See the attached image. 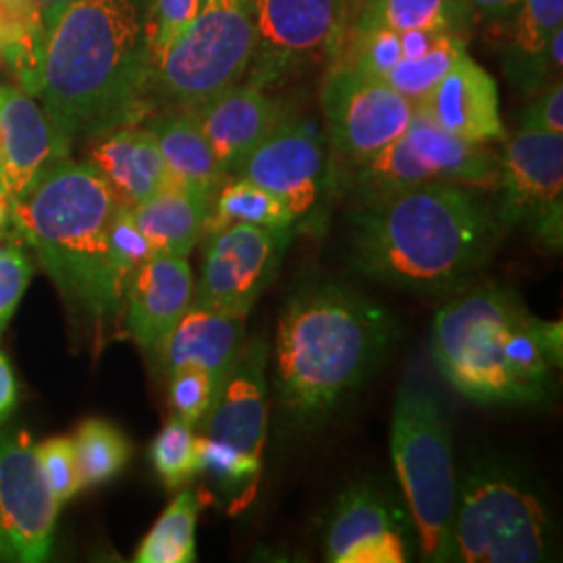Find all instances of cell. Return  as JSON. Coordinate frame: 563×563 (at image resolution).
<instances>
[{"mask_svg":"<svg viewBox=\"0 0 563 563\" xmlns=\"http://www.w3.org/2000/svg\"><path fill=\"white\" fill-rule=\"evenodd\" d=\"M144 121L157 141L172 186L216 199L228 178L195 118L186 109H163Z\"/></svg>","mask_w":563,"mask_h":563,"instance_id":"obj_24","label":"cell"},{"mask_svg":"<svg viewBox=\"0 0 563 563\" xmlns=\"http://www.w3.org/2000/svg\"><path fill=\"white\" fill-rule=\"evenodd\" d=\"M195 297L186 257L153 255L136 269L125 290V325L142 351L157 357Z\"/></svg>","mask_w":563,"mask_h":563,"instance_id":"obj_19","label":"cell"},{"mask_svg":"<svg viewBox=\"0 0 563 563\" xmlns=\"http://www.w3.org/2000/svg\"><path fill=\"white\" fill-rule=\"evenodd\" d=\"M18 407V383L9 357L0 349V426L11 418Z\"/></svg>","mask_w":563,"mask_h":563,"instance_id":"obj_42","label":"cell"},{"mask_svg":"<svg viewBox=\"0 0 563 563\" xmlns=\"http://www.w3.org/2000/svg\"><path fill=\"white\" fill-rule=\"evenodd\" d=\"M295 230L234 223L207 239L192 302L246 318L276 280Z\"/></svg>","mask_w":563,"mask_h":563,"instance_id":"obj_12","label":"cell"},{"mask_svg":"<svg viewBox=\"0 0 563 563\" xmlns=\"http://www.w3.org/2000/svg\"><path fill=\"white\" fill-rule=\"evenodd\" d=\"M413 107L444 132L463 141L490 144L507 139L497 81L470 55H463L443 80Z\"/></svg>","mask_w":563,"mask_h":563,"instance_id":"obj_20","label":"cell"},{"mask_svg":"<svg viewBox=\"0 0 563 563\" xmlns=\"http://www.w3.org/2000/svg\"><path fill=\"white\" fill-rule=\"evenodd\" d=\"M211 202L213 199L199 192L167 186L132 207V213L153 255L188 257L205 234Z\"/></svg>","mask_w":563,"mask_h":563,"instance_id":"obj_25","label":"cell"},{"mask_svg":"<svg viewBox=\"0 0 563 563\" xmlns=\"http://www.w3.org/2000/svg\"><path fill=\"white\" fill-rule=\"evenodd\" d=\"M195 439L197 437L192 434V428L174 416L153 441L151 460L163 483L169 488L184 486L199 474Z\"/></svg>","mask_w":563,"mask_h":563,"instance_id":"obj_33","label":"cell"},{"mask_svg":"<svg viewBox=\"0 0 563 563\" xmlns=\"http://www.w3.org/2000/svg\"><path fill=\"white\" fill-rule=\"evenodd\" d=\"M367 0H346V11H349V23L355 20V15L360 13Z\"/></svg>","mask_w":563,"mask_h":563,"instance_id":"obj_46","label":"cell"},{"mask_svg":"<svg viewBox=\"0 0 563 563\" xmlns=\"http://www.w3.org/2000/svg\"><path fill=\"white\" fill-rule=\"evenodd\" d=\"M390 453L423 560L457 562L453 522L460 483L451 428L428 390L402 386L393 413Z\"/></svg>","mask_w":563,"mask_h":563,"instance_id":"obj_6","label":"cell"},{"mask_svg":"<svg viewBox=\"0 0 563 563\" xmlns=\"http://www.w3.org/2000/svg\"><path fill=\"white\" fill-rule=\"evenodd\" d=\"M322 109L328 141L346 172L397 141L413 120V102L378 78L339 60L323 81Z\"/></svg>","mask_w":563,"mask_h":563,"instance_id":"obj_11","label":"cell"},{"mask_svg":"<svg viewBox=\"0 0 563 563\" xmlns=\"http://www.w3.org/2000/svg\"><path fill=\"white\" fill-rule=\"evenodd\" d=\"M401 59V34L384 27H374V30L353 34L351 53L339 60L355 67L365 76L383 80L384 76Z\"/></svg>","mask_w":563,"mask_h":563,"instance_id":"obj_37","label":"cell"},{"mask_svg":"<svg viewBox=\"0 0 563 563\" xmlns=\"http://www.w3.org/2000/svg\"><path fill=\"white\" fill-rule=\"evenodd\" d=\"M74 446L84 486H97L111 481L120 474L132 455V446L125 434L104 420L81 423Z\"/></svg>","mask_w":563,"mask_h":563,"instance_id":"obj_32","label":"cell"},{"mask_svg":"<svg viewBox=\"0 0 563 563\" xmlns=\"http://www.w3.org/2000/svg\"><path fill=\"white\" fill-rule=\"evenodd\" d=\"M470 9L463 0H367L351 21L353 34L384 27L397 34L416 30L455 32Z\"/></svg>","mask_w":563,"mask_h":563,"instance_id":"obj_29","label":"cell"},{"mask_svg":"<svg viewBox=\"0 0 563 563\" xmlns=\"http://www.w3.org/2000/svg\"><path fill=\"white\" fill-rule=\"evenodd\" d=\"M195 451H197V470L216 478L222 488L228 490L255 488L262 472L260 460H253L241 451L228 444L218 443L205 434L195 439Z\"/></svg>","mask_w":563,"mask_h":563,"instance_id":"obj_35","label":"cell"},{"mask_svg":"<svg viewBox=\"0 0 563 563\" xmlns=\"http://www.w3.org/2000/svg\"><path fill=\"white\" fill-rule=\"evenodd\" d=\"M207 0H153V21L146 34L151 57L159 55L199 18Z\"/></svg>","mask_w":563,"mask_h":563,"instance_id":"obj_39","label":"cell"},{"mask_svg":"<svg viewBox=\"0 0 563 563\" xmlns=\"http://www.w3.org/2000/svg\"><path fill=\"white\" fill-rule=\"evenodd\" d=\"M465 7L486 20H501L514 13L522 0H463Z\"/></svg>","mask_w":563,"mask_h":563,"instance_id":"obj_43","label":"cell"},{"mask_svg":"<svg viewBox=\"0 0 563 563\" xmlns=\"http://www.w3.org/2000/svg\"><path fill=\"white\" fill-rule=\"evenodd\" d=\"M516 21L509 76L522 90H534L553 71L544 57L547 42L563 27V0H522Z\"/></svg>","mask_w":563,"mask_h":563,"instance_id":"obj_27","label":"cell"},{"mask_svg":"<svg viewBox=\"0 0 563 563\" xmlns=\"http://www.w3.org/2000/svg\"><path fill=\"white\" fill-rule=\"evenodd\" d=\"M269 342L263 336L244 339L202 423L205 437L260 462L269 422Z\"/></svg>","mask_w":563,"mask_h":563,"instance_id":"obj_17","label":"cell"},{"mask_svg":"<svg viewBox=\"0 0 563 563\" xmlns=\"http://www.w3.org/2000/svg\"><path fill=\"white\" fill-rule=\"evenodd\" d=\"M36 451H38L44 478L48 483L55 501L59 507L67 504L80 488H84L74 441L65 437L48 439L46 443L36 446Z\"/></svg>","mask_w":563,"mask_h":563,"instance_id":"obj_38","label":"cell"},{"mask_svg":"<svg viewBox=\"0 0 563 563\" xmlns=\"http://www.w3.org/2000/svg\"><path fill=\"white\" fill-rule=\"evenodd\" d=\"M188 113L199 123L225 178L239 176L249 155L284 120L280 104L253 81H241Z\"/></svg>","mask_w":563,"mask_h":563,"instance_id":"obj_18","label":"cell"},{"mask_svg":"<svg viewBox=\"0 0 563 563\" xmlns=\"http://www.w3.org/2000/svg\"><path fill=\"white\" fill-rule=\"evenodd\" d=\"M457 562L537 563L555 558V523L539 493L499 463L470 467L457 486Z\"/></svg>","mask_w":563,"mask_h":563,"instance_id":"obj_7","label":"cell"},{"mask_svg":"<svg viewBox=\"0 0 563 563\" xmlns=\"http://www.w3.org/2000/svg\"><path fill=\"white\" fill-rule=\"evenodd\" d=\"M120 201L90 162L51 163L11 201V232L27 242L67 309L95 336L123 313L109 262V225Z\"/></svg>","mask_w":563,"mask_h":563,"instance_id":"obj_5","label":"cell"},{"mask_svg":"<svg viewBox=\"0 0 563 563\" xmlns=\"http://www.w3.org/2000/svg\"><path fill=\"white\" fill-rule=\"evenodd\" d=\"M325 560L405 563L411 560L407 516L372 484L346 488L325 523Z\"/></svg>","mask_w":563,"mask_h":563,"instance_id":"obj_16","label":"cell"},{"mask_svg":"<svg viewBox=\"0 0 563 563\" xmlns=\"http://www.w3.org/2000/svg\"><path fill=\"white\" fill-rule=\"evenodd\" d=\"M121 205L136 207L172 186L155 136L144 125H121L95 139L90 159Z\"/></svg>","mask_w":563,"mask_h":563,"instance_id":"obj_22","label":"cell"},{"mask_svg":"<svg viewBox=\"0 0 563 563\" xmlns=\"http://www.w3.org/2000/svg\"><path fill=\"white\" fill-rule=\"evenodd\" d=\"M38 451L25 432L0 430V543L21 562H44L57 523Z\"/></svg>","mask_w":563,"mask_h":563,"instance_id":"obj_15","label":"cell"},{"mask_svg":"<svg viewBox=\"0 0 563 563\" xmlns=\"http://www.w3.org/2000/svg\"><path fill=\"white\" fill-rule=\"evenodd\" d=\"M242 342L244 318L190 302L155 360L167 376L180 367L195 365L222 388L223 378L236 360Z\"/></svg>","mask_w":563,"mask_h":563,"instance_id":"obj_23","label":"cell"},{"mask_svg":"<svg viewBox=\"0 0 563 563\" xmlns=\"http://www.w3.org/2000/svg\"><path fill=\"white\" fill-rule=\"evenodd\" d=\"M0 141L2 188L11 201L44 167L71 153L41 104L11 86H0Z\"/></svg>","mask_w":563,"mask_h":563,"instance_id":"obj_21","label":"cell"},{"mask_svg":"<svg viewBox=\"0 0 563 563\" xmlns=\"http://www.w3.org/2000/svg\"><path fill=\"white\" fill-rule=\"evenodd\" d=\"M151 53L136 0H78L57 21L44 57L42 109L74 146L153 113Z\"/></svg>","mask_w":563,"mask_h":563,"instance_id":"obj_2","label":"cell"},{"mask_svg":"<svg viewBox=\"0 0 563 563\" xmlns=\"http://www.w3.org/2000/svg\"><path fill=\"white\" fill-rule=\"evenodd\" d=\"M495 202L505 230L523 228L549 251L563 244V134L518 130L505 139Z\"/></svg>","mask_w":563,"mask_h":563,"instance_id":"obj_10","label":"cell"},{"mask_svg":"<svg viewBox=\"0 0 563 563\" xmlns=\"http://www.w3.org/2000/svg\"><path fill=\"white\" fill-rule=\"evenodd\" d=\"M255 57L251 0H207L199 18L151 57V101L195 109L241 84Z\"/></svg>","mask_w":563,"mask_h":563,"instance_id":"obj_8","label":"cell"},{"mask_svg":"<svg viewBox=\"0 0 563 563\" xmlns=\"http://www.w3.org/2000/svg\"><path fill=\"white\" fill-rule=\"evenodd\" d=\"M278 197L295 216L297 230L322 232L323 195L332 186L320 128L309 120H282L249 155L239 172Z\"/></svg>","mask_w":563,"mask_h":563,"instance_id":"obj_14","label":"cell"},{"mask_svg":"<svg viewBox=\"0 0 563 563\" xmlns=\"http://www.w3.org/2000/svg\"><path fill=\"white\" fill-rule=\"evenodd\" d=\"M562 355V322L537 318L504 286L455 292L432 325L439 372L478 405H541L555 388Z\"/></svg>","mask_w":563,"mask_h":563,"instance_id":"obj_4","label":"cell"},{"mask_svg":"<svg viewBox=\"0 0 563 563\" xmlns=\"http://www.w3.org/2000/svg\"><path fill=\"white\" fill-rule=\"evenodd\" d=\"M499 174L501 157L488 144L453 136L416 109L397 141L372 159L342 172L341 186L355 207H363L428 181L497 188Z\"/></svg>","mask_w":563,"mask_h":563,"instance_id":"obj_9","label":"cell"},{"mask_svg":"<svg viewBox=\"0 0 563 563\" xmlns=\"http://www.w3.org/2000/svg\"><path fill=\"white\" fill-rule=\"evenodd\" d=\"M153 257L151 244L136 225L132 207L118 205L109 225V262L123 297L142 263Z\"/></svg>","mask_w":563,"mask_h":563,"instance_id":"obj_34","label":"cell"},{"mask_svg":"<svg viewBox=\"0 0 563 563\" xmlns=\"http://www.w3.org/2000/svg\"><path fill=\"white\" fill-rule=\"evenodd\" d=\"M218 393L220 388L211 380V376L195 365H186L169 374V399L176 418L188 423L192 430L205 423L218 399Z\"/></svg>","mask_w":563,"mask_h":563,"instance_id":"obj_36","label":"cell"},{"mask_svg":"<svg viewBox=\"0 0 563 563\" xmlns=\"http://www.w3.org/2000/svg\"><path fill=\"white\" fill-rule=\"evenodd\" d=\"M467 55V44L460 32H443L439 42L420 57L401 59L386 76L384 84L397 90L407 101L418 104L443 80L455 63Z\"/></svg>","mask_w":563,"mask_h":563,"instance_id":"obj_31","label":"cell"},{"mask_svg":"<svg viewBox=\"0 0 563 563\" xmlns=\"http://www.w3.org/2000/svg\"><path fill=\"white\" fill-rule=\"evenodd\" d=\"M0 67H2V59H0Z\"/></svg>","mask_w":563,"mask_h":563,"instance_id":"obj_47","label":"cell"},{"mask_svg":"<svg viewBox=\"0 0 563 563\" xmlns=\"http://www.w3.org/2000/svg\"><path fill=\"white\" fill-rule=\"evenodd\" d=\"M46 46L48 34L34 0H0V59L30 97L41 95Z\"/></svg>","mask_w":563,"mask_h":563,"instance_id":"obj_26","label":"cell"},{"mask_svg":"<svg viewBox=\"0 0 563 563\" xmlns=\"http://www.w3.org/2000/svg\"><path fill=\"white\" fill-rule=\"evenodd\" d=\"M34 265L18 244L0 246V334L11 322L21 297L32 280Z\"/></svg>","mask_w":563,"mask_h":563,"instance_id":"obj_40","label":"cell"},{"mask_svg":"<svg viewBox=\"0 0 563 563\" xmlns=\"http://www.w3.org/2000/svg\"><path fill=\"white\" fill-rule=\"evenodd\" d=\"M255 57L246 76L267 86L292 65L341 59L349 34L346 0H251Z\"/></svg>","mask_w":563,"mask_h":563,"instance_id":"obj_13","label":"cell"},{"mask_svg":"<svg viewBox=\"0 0 563 563\" xmlns=\"http://www.w3.org/2000/svg\"><path fill=\"white\" fill-rule=\"evenodd\" d=\"M11 234V199L0 190V241L9 239Z\"/></svg>","mask_w":563,"mask_h":563,"instance_id":"obj_45","label":"cell"},{"mask_svg":"<svg viewBox=\"0 0 563 563\" xmlns=\"http://www.w3.org/2000/svg\"><path fill=\"white\" fill-rule=\"evenodd\" d=\"M505 234L495 202L476 188L428 181L355 207L349 255L369 280L441 297L474 280Z\"/></svg>","mask_w":563,"mask_h":563,"instance_id":"obj_1","label":"cell"},{"mask_svg":"<svg viewBox=\"0 0 563 563\" xmlns=\"http://www.w3.org/2000/svg\"><path fill=\"white\" fill-rule=\"evenodd\" d=\"M522 130L563 134V86L553 81L522 113Z\"/></svg>","mask_w":563,"mask_h":563,"instance_id":"obj_41","label":"cell"},{"mask_svg":"<svg viewBox=\"0 0 563 563\" xmlns=\"http://www.w3.org/2000/svg\"><path fill=\"white\" fill-rule=\"evenodd\" d=\"M74 2H78V0H34L36 9H38V13H41L42 25H44L48 38H51V34H53L57 21L60 20V15H63Z\"/></svg>","mask_w":563,"mask_h":563,"instance_id":"obj_44","label":"cell"},{"mask_svg":"<svg viewBox=\"0 0 563 563\" xmlns=\"http://www.w3.org/2000/svg\"><path fill=\"white\" fill-rule=\"evenodd\" d=\"M395 339L390 311L362 292L334 282L299 288L274 341L284 423L299 432L320 428L380 367Z\"/></svg>","mask_w":563,"mask_h":563,"instance_id":"obj_3","label":"cell"},{"mask_svg":"<svg viewBox=\"0 0 563 563\" xmlns=\"http://www.w3.org/2000/svg\"><path fill=\"white\" fill-rule=\"evenodd\" d=\"M201 501L192 490H181L142 541L139 563L195 562V532Z\"/></svg>","mask_w":563,"mask_h":563,"instance_id":"obj_30","label":"cell"},{"mask_svg":"<svg viewBox=\"0 0 563 563\" xmlns=\"http://www.w3.org/2000/svg\"><path fill=\"white\" fill-rule=\"evenodd\" d=\"M234 223L297 232L292 211L278 197L241 176L223 181L222 188L211 202L202 236L220 232Z\"/></svg>","mask_w":563,"mask_h":563,"instance_id":"obj_28","label":"cell"}]
</instances>
